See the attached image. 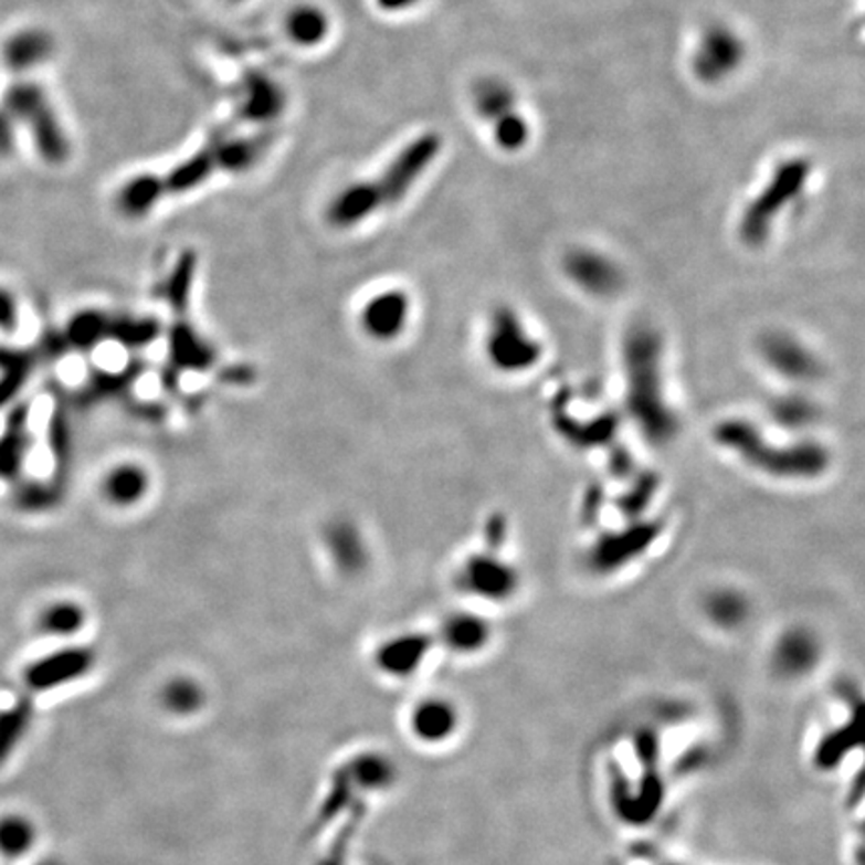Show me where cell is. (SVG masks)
<instances>
[{"label": "cell", "instance_id": "obj_1", "mask_svg": "<svg viewBox=\"0 0 865 865\" xmlns=\"http://www.w3.org/2000/svg\"><path fill=\"white\" fill-rule=\"evenodd\" d=\"M625 409L650 443L663 445L677 435L679 419L667 395L660 333L637 325L625 335L621 349Z\"/></svg>", "mask_w": 865, "mask_h": 865}, {"label": "cell", "instance_id": "obj_2", "mask_svg": "<svg viewBox=\"0 0 865 865\" xmlns=\"http://www.w3.org/2000/svg\"><path fill=\"white\" fill-rule=\"evenodd\" d=\"M719 447L734 453L751 470L771 479L812 481L830 470V451L815 439L773 443L748 419H726L716 428Z\"/></svg>", "mask_w": 865, "mask_h": 865}, {"label": "cell", "instance_id": "obj_3", "mask_svg": "<svg viewBox=\"0 0 865 865\" xmlns=\"http://www.w3.org/2000/svg\"><path fill=\"white\" fill-rule=\"evenodd\" d=\"M0 105L11 113L17 127L31 139L43 162L61 167L71 159L73 143L68 130L43 85L31 78H19L7 88Z\"/></svg>", "mask_w": 865, "mask_h": 865}, {"label": "cell", "instance_id": "obj_4", "mask_svg": "<svg viewBox=\"0 0 865 865\" xmlns=\"http://www.w3.org/2000/svg\"><path fill=\"white\" fill-rule=\"evenodd\" d=\"M267 149L268 140L263 137H224L211 140L169 171L159 172L165 199L197 191L221 172L239 175L251 171L256 162L263 159Z\"/></svg>", "mask_w": 865, "mask_h": 865}, {"label": "cell", "instance_id": "obj_5", "mask_svg": "<svg viewBox=\"0 0 865 865\" xmlns=\"http://www.w3.org/2000/svg\"><path fill=\"white\" fill-rule=\"evenodd\" d=\"M483 349L493 371L507 377L529 373L544 359V345L529 329L527 320L511 307L493 310Z\"/></svg>", "mask_w": 865, "mask_h": 865}, {"label": "cell", "instance_id": "obj_6", "mask_svg": "<svg viewBox=\"0 0 865 865\" xmlns=\"http://www.w3.org/2000/svg\"><path fill=\"white\" fill-rule=\"evenodd\" d=\"M441 147L443 143L435 133L419 135L387 162L377 179H369L381 209H389L405 201L407 194L437 159Z\"/></svg>", "mask_w": 865, "mask_h": 865}, {"label": "cell", "instance_id": "obj_7", "mask_svg": "<svg viewBox=\"0 0 865 865\" xmlns=\"http://www.w3.org/2000/svg\"><path fill=\"white\" fill-rule=\"evenodd\" d=\"M808 177H810V165L805 160H790L781 165L771 182L758 199L749 204L748 211L741 219L739 233L748 245L759 246L766 243L771 224L783 211V207H788L800 194Z\"/></svg>", "mask_w": 865, "mask_h": 865}, {"label": "cell", "instance_id": "obj_8", "mask_svg": "<svg viewBox=\"0 0 865 865\" xmlns=\"http://www.w3.org/2000/svg\"><path fill=\"white\" fill-rule=\"evenodd\" d=\"M463 593L487 603H505L517 595L521 576L517 567L493 551L467 557L457 573Z\"/></svg>", "mask_w": 865, "mask_h": 865}, {"label": "cell", "instance_id": "obj_9", "mask_svg": "<svg viewBox=\"0 0 865 865\" xmlns=\"http://www.w3.org/2000/svg\"><path fill=\"white\" fill-rule=\"evenodd\" d=\"M95 665L96 655L91 647L64 645L29 663L22 672V682L31 694H49L85 679Z\"/></svg>", "mask_w": 865, "mask_h": 865}, {"label": "cell", "instance_id": "obj_10", "mask_svg": "<svg viewBox=\"0 0 865 865\" xmlns=\"http://www.w3.org/2000/svg\"><path fill=\"white\" fill-rule=\"evenodd\" d=\"M759 355L769 371L788 383H813L823 373L820 357L791 333L769 331L763 335L759 341Z\"/></svg>", "mask_w": 865, "mask_h": 865}, {"label": "cell", "instance_id": "obj_11", "mask_svg": "<svg viewBox=\"0 0 865 865\" xmlns=\"http://www.w3.org/2000/svg\"><path fill=\"white\" fill-rule=\"evenodd\" d=\"M822 657L820 635L808 625H793L781 631L769 653V663L781 679L800 682L817 669Z\"/></svg>", "mask_w": 865, "mask_h": 865}, {"label": "cell", "instance_id": "obj_12", "mask_svg": "<svg viewBox=\"0 0 865 865\" xmlns=\"http://www.w3.org/2000/svg\"><path fill=\"white\" fill-rule=\"evenodd\" d=\"M657 537V525L641 521L631 525L627 529H621L615 534H605L599 537L595 545H591L588 556V566L599 576L615 573L631 563V559L645 553L650 545Z\"/></svg>", "mask_w": 865, "mask_h": 865}, {"label": "cell", "instance_id": "obj_13", "mask_svg": "<svg viewBox=\"0 0 865 865\" xmlns=\"http://www.w3.org/2000/svg\"><path fill=\"white\" fill-rule=\"evenodd\" d=\"M566 275L581 293L595 299H609L623 287V273L613 259L591 249H576L567 255Z\"/></svg>", "mask_w": 865, "mask_h": 865}, {"label": "cell", "instance_id": "obj_14", "mask_svg": "<svg viewBox=\"0 0 865 865\" xmlns=\"http://www.w3.org/2000/svg\"><path fill=\"white\" fill-rule=\"evenodd\" d=\"M56 41L41 27H24L12 32L0 49V63L12 75H31L53 61Z\"/></svg>", "mask_w": 865, "mask_h": 865}, {"label": "cell", "instance_id": "obj_15", "mask_svg": "<svg viewBox=\"0 0 865 865\" xmlns=\"http://www.w3.org/2000/svg\"><path fill=\"white\" fill-rule=\"evenodd\" d=\"M411 299L405 291L391 288L377 293L365 303L361 327L373 341L391 342L399 339L409 325Z\"/></svg>", "mask_w": 865, "mask_h": 865}, {"label": "cell", "instance_id": "obj_16", "mask_svg": "<svg viewBox=\"0 0 865 865\" xmlns=\"http://www.w3.org/2000/svg\"><path fill=\"white\" fill-rule=\"evenodd\" d=\"M460 707L441 695H431L416 702L409 714L411 734L425 746L447 743L460 731Z\"/></svg>", "mask_w": 865, "mask_h": 865}, {"label": "cell", "instance_id": "obj_17", "mask_svg": "<svg viewBox=\"0 0 865 865\" xmlns=\"http://www.w3.org/2000/svg\"><path fill=\"white\" fill-rule=\"evenodd\" d=\"M287 108V95L275 78L263 73H251L239 86L236 115L245 123L268 125L275 123Z\"/></svg>", "mask_w": 865, "mask_h": 865}, {"label": "cell", "instance_id": "obj_18", "mask_svg": "<svg viewBox=\"0 0 865 865\" xmlns=\"http://www.w3.org/2000/svg\"><path fill=\"white\" fill-rule=\"evenodd\" d=\"M431 650H433V640L425 633L421 631L399 633L377 647L375 665L383 675L407 679L423 667Z\"/></svg>", "mask_w": 865, "mask_h": 865}, {"label": "cell", "instance_id": "obj_19", "mask_svg": "<svg viewBox=\"0 0 865 865\" xmlns=\"http://www.w3.org/2000/svg\"><path fill=\"white\" fill-rule=\"evenodd\" d=\"M167 349H169V369L177 375L204 373L213 369L217 361L211 342L184 319L175 320L167 331Z\"/></svg>", "mask_w": 865, "mask_h": 865}, {"label": "cell", "instance_id": "obj_20", "mask_svg": "<svg viewBox=\"0 0 865 865\" xmlns=\"http://www.w3.org/2000/svg\"><path fill=\"white\" fill-rule=\"evenodd\" d=\"M383 211L369 179L345 184L327 204V221L335 229H352Z\"/></svg>", "mask_w": 865, "mask_h": 865}, {"label": "cell", "instance_id": "obj_21", "mask_svg": "<svg viewBox=\"0 0 865 865\" xmlns=\"http://www.w3.org/2000/svg\"><path fill=\"white\" fill-rule=\"evenodd\" d=\"M441 643L457 655H477L487 650L493 640L492 621L473 611H457L447 615L441 625Z\"/></svg>", "mask_w": 865, "mask_h": 865}, {"label": "cell", "instance_id": "obj_22", "mask_svg": "<svg viewBox=\"0 0 865 865\" xmlns=\"http://www.w3.org/2000/svg\"><path fill=\"white\" fill-rule=\"evenodd\" d=\"M743 54V46L734 32L714 29L707 32L695 54V71L705 81H716L736 68Z\"/></svg>", "mask_w": 865, "mask_h": 865}, {"label": "cell", "instance_id": "obj_23", "mask_svg": "<svg viewBox=\"0 0 865 865\" xmlns=\"http://www.w3.org/2000/svg\"><path fill=\"white\" fill-rule=\"evenodd\" d=\"M702 611L707 623H711L716 630L736 633L748 625L753 615V605L748 593L724 586L705 593Z\"/></svg>", "mask_w": 865, "mask_h": 865}, {"label": "cell", "instance_id": "obj_24", "mask_svg": "<svg viewBox=\"0 0 865 865\" xmlns=\"http://www.w3.org/2000/svg\"><path fill=\"white\" fill-rule=\"evenodd\" d=\"M31 435H29V405L14 407L0 433V477L2 479H19L22 463L29 453Z\"/></svg>", "mask_w": 865, "mask_h": 865}, {"label": "cell", "instance_id": "obj_25", "mask_svg": "<svg viewBox=\"0 0 865 865\" xmlns=\"http://www.w3.org/2000/svg\"><path fill=\"white\" fill-rule=\"evenodd\" d=\"M342 766L349 771L352 785L361 795L391 790L399 778L395 761L381 751H361Z\"/></svg>", "mask_w": 865, "mask_h": 865}, {"label": "cell", "instance_id": "obj_26", "mask_svg": "<svg viewBox=\"0 0 865 865\" xmlns=\"http://www.w3.org/2000/svg\"><path fill=\"white\" fill-rule=\"evenodd\" d=\"M165 201L159 172H140L118 187L115 207L127 219H143Z\"/></svg>", "mask_w": 865, "mask_h": 865}, {"label": "cell", "instance_id": "obj_27", "mask_svg": "<svg viewBox=\"0 0 865 865\" xmlns=\"http://www.w3.org/2000/svg\"><path fill=\"white\" fill-rule=\"evenodd\" d=\"M34 716L36 709L29 695H21L7 707H0V768H4L27 741Z\"/></svg>", "mask_w": 865, "mask_h": 865}, {"label": "cell", "instance_id": "obj_28", "mask_svg": "<svg viewBox=\"0 0 865 865\" xmlns=\"http://www.w3.org/2000/svg\"><path fill=\"white\" fill-rule=\"evenodd\" d=\"M143 371H147V363H143L140 359H133L120 371L95 369L93 373L88 375L83 389L78 391V403L95 405V403H103L108 399L125 395L133 383L143 375Z\"/></svg>", "mask_w": 865, "mask_h": 865}, {"label": "cell", "instance_id": "obj_29", "mask_svg": "<svg viewBox=\"0 0 865 865\" xmlns=\"http://www.w3.org/2000/svg\"><path fill=\"white\" fill-rule=\"evenodd\" d=\"M325 544L329 549L333 563L345 576H355L367 566V547L361 531L351 521H335L327 529Z\"/></svg>", "mask_w": 865, "mask_h": 865}, {"label": "cell", "instance_id": "obj_30", "mask_svg": "<svg viewBox=\"0 0 865 865\" xmlns=\"http://www.w3.org/2000/svg\"><path fill=\"white\" fill-rule=\"evenodd\" d=\"M108 327H110L108 313L83 309L76 310L75 315L66 320L61 335L68 351L91 352L108 341Z\"/></svg>", "mask_w": 865, "mask_h": 865}, {"label": "cell", "instance_id": "obj_31", "mask_svg": "<svg viewBox=\"0 0 865 865\" xmlns=\"http://www.w3.org/2000/svg\"><path fill=\"white\" fill-rule=\"evenodd\" d=\"M285 32L291 43L303 49H317L331 34V19L317 4H297L285 17Z\"/></svg>", "mask_w": 865, "mask_h": 865}, {"label": "cell", "instance_id": "obj_32", "mask_svg": "<svg viewBox=\"0 0 865 865\" xmlns=\"http://www.w3.org/2000/svg\"><path fill=\"white\" fill-rule=\"evenodd\" d=\"M149 485L147 471L135 463H123L108 471L103 479V495L115 507H133L145 499Z\"/></svg>", "mask_w": 865, "mask_h": 865}, {"label": "cell", "instance_id": "obj_33", "mask_svg": "<svg viewBox=\"0 0 865 865\" xmlns=\"http://www.w3.org/2000/svg\"><path fill=\"white\" fill-rule=\"evenodd\" d=\"M36 357L34 351L0 345V409L21 395L34 371Z\"/></svg>", "mask_w": 865, "mask_h": 865}, {"label": "cell", "instance_id": "obj_34", "mask_svg": "<svg viewBox=\"0 0 865 865\" xmlns=\"http://www.w3.org/2000/svg\"><path fill=\"white\" fill-rule=\"evenodd\" d=\"M771 421L790 433H808L820 419L817 403L803 393H785L771 401Z\"/></svg>", "mask_w": 865, "mask_h": 865}, {"label": "cell", "instance_id": "obj_35", "mask_svg": "<svg viewBox=\"0 0 865 865\" xmlns=\"http://www.w3.org/2000/svg\"><path fill=\"white\" fill-rule=\"evenodd\" d=\"M359 801H363V795L352 785L351 776H349L347 768L341 766V768L335 769L331 781H329V790L325 793L323 803L315 815L313 830L319 832L325 825L339 820L342 813L349 812L352 805Z\"/></svg>", "mask_w": 865, "mask_h": 865}, {"label": "cell", "instance_id": "obj_36", "mask_svg": "<svg viewBox=\"0 0 865 865\" xmlns=\"http://www.w3.org/2000/svg\"><path fill=\"white\" fill-rule=\"evenodd\" d=\"M162 335V325L155 317H133V315H110L108 341L130 352H139L150 347Z\"/></svg>", "mask_w": 865, "mask_h": 865}, {"label": "cell", "instance_id": "obj_37", "mask_svg": "<svg viewBox=\"0 0 865 865\" xmlns=\"http://www.w3.org/2000/svg\"><path fill=\"white\" fill-rule=\"evenodd\" d=\"M39 842V827L29 815L19 812L0 815V857L19 862L31 854Z\"/></svg>", "mask_w": 865, "mask_h": 865}, {"label": "cell", "instance_id": "obj_38", "mask_svg": "<svg viewBox=\"0 0 865 865\" xmlns=\"http://www.w3.org/2000/svg\"><path fill=\"white\" fill-rule=\"evenodd\" d=\"M85 608L68 599L49 603L36 618V630L54 640H71L85 630Z\"/></svg>", "mask_w": 865, "mask_h": 865}, {"label": "cell", "instance_id": "obj_39", "mask_svg": "<svg viewBox=\"0 0 865 865\" xmlns=\"http://www.w3.org/2000/svg\"><path fill=\"white\" fill-rule=\"evenodd\" d=\"M197 267H199V256L192 249H187L175 261L171 273L165 281L162 297L171 307L172 313L179 317H182L189 309L192 287H194V278H197Z\"/></svg>", "mask_w": 865, "mask_h": 865}, {"label": "cell", "instance_id": "obj_40", "mask_svg": "<svg viewBox=\"0 0 865 865\" xmlns=\"http://www.w3.org/2000/svg\"><path fill=\"white\" fill-rule=\"evenodd\" d=\"M204 699L203 685L191 677H175L160 689V705L171 716H194L203 709Z\"/></svg>", "mask_w": 865, "mask_h": 865}, {"label": "cell", "instance_id": "obj_41", "mask_svg": "<svg viewBox=\"0 0 865 865\" xmlns=\"http://www.w3.org/2000/svg\"><path fill=\"white\" fill-rule=\"evenodd\" d=\"M49 445L54 461V485L63 489L68 471L73 467V429L64 409H56L49 423Z\"/></svg>", "mask_w": 865, "mask_h": 865}, {"label": "cell", "instance_id": "obj_42", "mask_svg": "<svg viewBox=\"0 0 865 865\" xmlns=\"http://www.w3.org/2000/svg\"><path fill=\"white\" fill-rule=\"evenodd\" d=\"M347 820L341 825V830L337 832V835L333 837L331 845L327 850V854L319 857L317 865H349V850H351L352 840L359 832L361 823L367 817V803L359 801L355 803L351 810H349Z\"/></svg>", "mask_w": 865, "mask_h": 865}, {"label": "cell", "instance_id": "obj_43", "mask_svg": "<svg viewBox=\"0 0 865 865\" xmlns=\"http://www.w3.org/2000/svg\"><path fill=\"white\" fill-rule=\"evenodd\" d=\"M475 107L489 120H499L513 113V95L509 86L499 81H485L475 88Z\"/></svg>", "mask_w": 865, "mask_h": 865}, {"label": "cell", "instance_id": "obj_44", "mask_svg": "<svg viewBox=\"0 0 865 865\" xmlns=\"http://www.w3.org/2000/svg\"><path fill=\"white\" fill-rule=\"evenodd\" d=\"M63 495V489L59 485L51 483H41V481H29L22 483L19 492L14 495L17 505L24 511H44L54 507Z\"/></svg>", "mask_w": 865, "mask_h": 865}, {"label": "cell", "instance_id": "obj_45", "mask_svg": "<svg viewBox=\"0 0 865 865\" xmlns=\"http://www.w3.org/2000/svg\"><path fill=\"white\" fill-rule=\"evenodd\" d=\"M493 125H495V140L502 145L503 149H521L525 140L529 137V128L525 125L524 118L515 115V110L499 120H495Z\"/></svg>", "mask_w": 865, "mask_h": 865}, {"label": "cell", "instance_id": "obj_46", "mask_svg": "<svg viewBox=\"0 0 865 865\" xmlns=\"http://www.w3.org/2000/svg\"><path fill=\"white\" fill-rule=\"evenodd\" d=\"M19 135H21V130L17 127L11 113L0 105V159L9 157L12 155V150L17 149Z\"/></svg>", "mask_w": 865, "mask_h": 865}, {"label": "cell", "instance_id": "obj_47", "mask_svg": "<svg viewBox=\"0 0 865 865\" xmlns=\"http://www.w3.org/2000/svg\"><path fill=\"white\" fill-rule=\"evenodd\" d=\"M19 329V303L9 288L0 287V331L14 333Z\"/></svg>", "mask_w": 865, "mask_h": 865}, {"label": "cell", "instance_id": "obj_48", "mask_svg": "<svg viewBox=\"0 0 865 865\" xmlns=\"http://www.w3.org/2000/svg\"><path fill=\"white\" fill-rule=\"evenodd\" d=\"M419 2H421V0H375L377 9L387 12V14L409 11V9L416 7Z\"/></svg>", "mask_w": 865, "mask_h": 865}, {"label": "cell", "instance_id": "obj_49", "mask_svg": "<svg viewBox=\"0 0 865 865\" xmlns=\"http://www.w3.org/2000/svg\"><path fill=\"white\" fill-rule=\"evenodd\" d=\"M34 865H66L64 862H61V859H56V857H44V859H41V862H36Z\"/></svg>", "mask_w": 865, "mask_h": 865}]
</instances>
